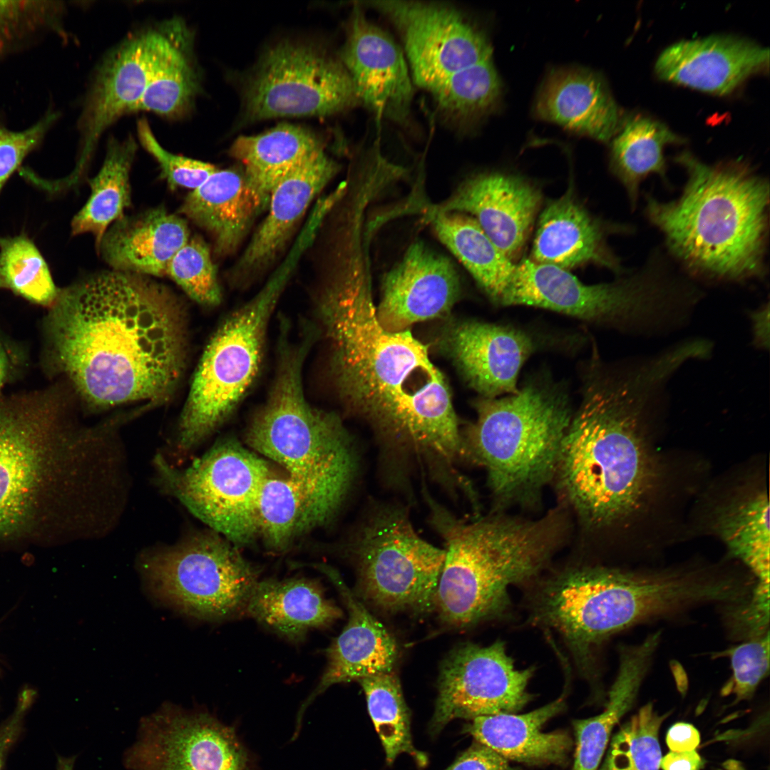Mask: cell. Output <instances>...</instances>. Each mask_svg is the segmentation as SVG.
<instances>
[{"label":"cell","instance_id":"1","mask_svg":"<svg viewBox=\"0 0 770 770\" xmlns=\"http://www.w3.org/2000/svg\"><path fill=\"white\" fill-rule=\"evenodd\" d=\"M315 312L337 394L374 432L386 484L407 489L414 477L438 485L460 478L468 453L448 383L410 329L380 325L366 266L329 269Z\"/></svg>","mask_w":770,"mask_h":770},{"label":"cell","instance_id":"2","mask_svg":"<svg viewBox=\"0 0 770 770\" xmlns=\"http://www.w3.org/2000/svg\"><path fill=\"white\" fill-rule=\"evenodd\" d=\"M184 308L167 287L115 270L59 289L42 320L41 366L104 408L167 399L187 356Z\"/></svg>","mask_w":770,"mask_h":770},{"label":"cell","instance_id":"3","mask_svg":"<svg viewBox=\"0 0 770 770\" xmlns=\"http://www.w3.org/2000/svg\"><path fill=\"white\" fill-rule=\"evenodd\" d=\"M78 430L65 384L0 398V544L74 532L93 538L118 499L122 451Z\"/></svg>","mask_w":770,"mask_h":770},{"label":"cell","instance_id":"4","mask_svg":"<svg viewBox=\"0 0 770 770\" xmlns=\"http://www.w3.org/2000/svg\"><path fill=\"white\" fill-rule=\"evenodd\" d=\"M670 376L654 358L627 371L592 370L563 439L556 472L570 503L588 525L628 518L654 480L643 422Z\"/></svg>","mask_w":770,"mask_h":770},{"label":"cell","instance_id":"5","mask_svg":"<svg viewBox=\"0 0 770 770\" xmlns=\"http://www.w3.org/2000/svg\"><path fill=\"white\" fill-rule=\"evenodd\" d=\"M687 180L676 199L645 194V215L668 252L691 276L742 282L764 277L769 183L743 160L706 163L689 151L674 157Z\"/></svg>","mask_w":770,"mask_h":770},{"label":"cell","instance_id":"6","mask_svg":"<svg viewBox=\"0 0 770 770\" xmlns=\"http://www.w3.org/2000/svg\"><path fill=\"white\" fill-rule=\"evenodd\" d=\"M315 339L306 330L295 341L290 327L280 324L274 381L245 439L252 450L285 469L305 496L317 525L340 508L355 478L358 458L340 418L307 399L303 366Z\"/></svg>","mask_w":770,"mask_h":770},{"label":"cell","instance_id":"7","mask_svg":"<svg viewBox=\"0 0 770 770\" xmlns=\"http://www.w3.org/2000/svg\"><path fill=\"white\" fill-rule=\"evenodd\" d=\"M429 522L445 543L433 607L456 628L505 616L509 589L529 582L546 565L555 544V518L530 521L497 516L458 518L421 491Z\"/></svg>","mask_w":770,"mask_h":770},{"label":"cell","instance_id":"8","mask_svg":"<svg viewBox=\"0 0 770 770\" xmlns=\"http://www.w3.org/2000/svg\"><path fill=\"white\" fill-rule=\"evenodd\" d=\"M477 419L463 437L469 460L483 466L502 501L536 494L556 472L573 412L565 388L529 382L503 397L476 404Z\"/></svg>","mask_w":770,"mask_h":770},{"label":"cell","instance_id":"9","mask_svg":"<svg viewBox=\"0 0 770 770\" xmlns=\"http://www.w3.org/2000/svg\"><path fill=\"white\" fill-rule=\"evenodd\" d=\"M284 262L250 301L230 313L208 342L180 415L173 458L183 460L225 422L261 369L269 323L292 275Z\"/></svg>","mask_w":770,"mask_h":770},{"label":"cell","instance_id":"10","mask_svg":"<svg viewBox=\"0 0 770 770\" xmlns=\"http://www.w3.org/2000/svg\"><path fill=\"white\" fill-rule=\"evenodd\" d=\"M669 268L657 252L625 277L586 284L568 270L525 259L515 264L496 303L542 308L599 324L640 323L685 302L687 285Z\"/></svg>","mask_w":770,"mask_h":770},{"label":"cell","instance_id":"11","mask_svg":"<svg viewBox=\"0 0 770 770\" xmlns=\"http://www.w3.org/2000/svg\"><path fill=\"white\" fill-rule=\"evenodd\" d=\"M154 596L188 616L222 620L245 614L258 570L215 532H197L150 548L138 560Z\"/></svg>","mask_w":770,"mask_h":770},{"label":"cell","instance_id":"12","mask_svg":"<svg viewBox=\"0 0 770 770\" xmlns=\"http://www.w3.org/2000/svg\"><path fill=\"white\" fill-rule=\"evenodd\" d=\"M350 549L357 590L367 602L389 612L433 607L446 552L417 534L405 505L369 506Z\"/></svg>","mask_w":770,"mask_h":770},{"label":"cell","instance_id":"13","mask_svg":"<svg viewBox=\"0 0 770 770\" xmlns=\"http://www.w3.org/2000/svg\"><path fill=\"white\" fill-rule=\"evenodd\" d=\"M160 489L233 545L258 535L257 504L272 473L267 463L234 439H224L180 468L161 452L153 461Z\"/></svg>","mask_w":770,"mask_h":770},{"label":"cell","instance_id":"14","mask_svg":"<svg viewBox=\"0 0 770 770\" xmlns=\"http://www.w3.org/2000/svg\"><path fill=\"white\" fill-rule=\"evenodd\" d=\"M530 606L531 621L556 631L587 672L606 640L635 625L630 570L617 568L563 570L535 589Z\"/></svg>","mask_w":770,"mask_h":770},{"label":"cell","instance_id":"15","mask_svg":"<svg viewBox=\"0 0 770 770\" xmlns=\"http://www.w3.org/2000/svg\"><path fill=\"white\" fill-rule=\"evenodd\" d=\"M366 4L396 29L413 83L434 103L493 61L486 37L456 7L401 0Z\"/></svg>","mask_w":770,"mask_h":770},{"label":"cell","instance_id":"16","mask_svg":"<svg viewBox=\"0 0 770 770\" xmlns=\"http://www.w3.org/2000/svg\"><path fill=\"white\" fill-rule=\"evenodd\" d=\"M245 102L250 120L326 116L360 104L340 61L312 46L285 41L265 54Z\"/></svg>","mask_w":770,"mask_h":770},{"label":"cell","instance_id":"17","mask_svg":"<svg viewBox=\"0 0 770 770\" xmlns=\"http://www.w3.org/2000/svg\"><path fill=\"white\" fill-rule=\"evenodd\" d=\"M534 668L518 669L500 640L488 646L467 642L442 663L428 732L437 736L455 719L514 714L532 699L528 685Z\"/></svg>","mask_w":770,"mask_h":770},{"label":"cell","instance_id":"18","mask_svg":"<svg viewBox=\"0 0 770 770\" xmlns=\"http://www.w3.org/2000/svg\"><path fill=\"white\" fill-rule=\"evenodd\" d=\"M124 764L129 770H250L232 729L208 713L172 704L142 719Z\"/></svg>","mask_w":770,"mask_h":770},{"label":"cell","instance_id":"19","mask_svg":"<svg viewBox=\"0 0 770 770\" xmlns=\"http://www.w3.org/2000/svg\"><path fill=\"white\" fill-rule=\"evenodd\" d=\"M171 29L170 20L131 34L103 59L78 120L81 149L73 170L61 179L66 189L85 174L105 130L122 115L133 112L168 45Z\"/></svg>","mask_w":770,"mask_h":770},{"label":"cell","instance_id":"20","mask_svg":"<svg viewBox=\"0 0 770 770\" xmlns=\"http://www.w3.org/2000/svg\"><path fill=\"white\" fill-rule=\"evenodd\" d=\"M340 61L360 101L376 120L410 125L414 88L403 49L355 5L348 21Z\"/></svg>","mask_w":770,"mask_h":770},{"label":"cell","instance_id":"21","mask_svg":"<svg viewBox=\"0 0 770 770\" xmlns=\"http://www.w3.org/2000/svg\"><path fill=\"white\" fill-rule=\"evenodd\" d=\"M459 274L451 260L423 241L412 242L384 276L376 306L380 325L392 332L445 317L461 294Z\"/></svg>","mask_w":770,"mask_h":770},{"label":"cell","instance_id":"22","mask_svg":"<svg viewBox=\"0 0 770 770\" xmlns=\"http://www.w3.org/2000/svg\"><path fill=\"white\" fill-rule=\"evenodd\" d=\"M542 204L540 190L526 178L503 172L478 173L429 212H458L473 217L512 262L520 254Z\"/></svg>","mask_w":770,"mask_h":770},{"label":"cell","instance_id":"23","mask_svg":"<svg viewBox=\"0 0 770 770\" xmlns=\"http://www.w3.org/2000/svg\"><path fill=\"white\" fill-rule=\"evenodd\" d=\"M769 62V48L754 41L714 34L667 46L657 57L654 69L662 80L722 96L768 68Z\"/></svg>","mask_w":770,"mask_h":770},{"label":"cell","instance_id":"24","mask_svg":"<svg viewBox=\"0 0 770 770\" xmlns=\"http://www.w3.org/2000/svg\"><path fill=\"white\" fill-rule=\"evenodd\" d=\"M442 343L468 385L483 398L518 392L519 372L534 349L522 330L473 319L450 324Z\"/></svg>","mask_w":770,"mask_h":770},{"label":"cell","instance_id":"25","mask_svg":"<svg viewBox=\"0 0 770 770\" xmlns=\"http://www.w3.org/2000/svg\"><path fill=\"white\" fill-rule=\"evenodd\" d=\"M617 232L628 234L632 227L594 217L570 187L550 201L540 215L529 260L568 271L595 264L620 274V260L607 242L610 234Z\"/></svg>","mask_w":770,"mask_h":770},{"label":"cell","instance_id":"26","mask_svg":"<svg viewBox=\"0 0 770 770\" xmlns=\"http://www.w3.org/2000/svg\"><path fill=\"white\" fill-rule=\"evenodd\" d=\"M338 170L339 165L324 152L274 188L267 215L229 274L234 285H246L274 262L313 200Z\"/></svg>","mask_w":770,"mask_h":770},{"label":"cell","instance_id":"27","mask_svg":"<svg viewBox=\"0 0 770 770\" xmlns=\"http://www.w3.org/2000/svg\"><path fill=\"white\" fill-rule=\"evenodd\" d=\"M348 610V622L326 650L327 664L317 686L301 706L295 733L315 698L331 686L391 672L398 657L396 640L359 601L341 577L327 573Z\"/></svg>","mask_w":770,"mask_h":770},{"label":"cell","instance_id":"28","mask_svg":"<svg viewBox=\"0 0 770 770\" xmlns=\"http://www.w3.org/2000/svg\"><path fill=\"white\" fill-rule=\"evenodd\" d=\"M535 111L543 120L602 142L612 140L622 123L621 111L605 81L579 68L550 73L538 94Z\"/></svg>","mask_w":770,"mask_h":770},{"label":"cell","instance_id":"29","mask_svg":"<svg viewBox=\"0 0 770 770\" xmlns=\"http://www.w3.org/2000/svg\"><path fill=\"white\" fill-rule=\"evenodd\" d=\"M189 236L183 218L158 207L114 222L98 252L113 270L162 277Z\"/></svg>","mask_w":770,"mask_h":770},{"label":"cell","instance_id":"30","mask_svg":"<svg viewBox=\"0 0 770 770\" xmlns=\"http://www.w3.org/2000/svg\"><path fill=\"white\" fill-rule=\"evenodd\" d=\"M565 692L558 699L523 714H499L478 717L464 732L508 760L531 766L563 765L573 740L564 731L543 732L542 729L565 705Z\"/></svg>","mask_w":770,"mask_h":770},{"label":"cell","instance_id":"31","mask_svg":"<svg viewBox=\"0 0 770 770\" xmlns=\"http://www.w3.org/2000/svg\"><path fill=\"white\" fill-rule=\"evenodd\" d=\"M265 207L249 186L243 171L217 170L192 190L179 212L212 237L215 254L232 253Z\"/></svg>","mask_w":770,"mask_h":770},{"label":"cell","instance_id":"32","mask_svg":"<svg viewBox=\"0 0 770 770\" xmlns=\"http://www.w3.org/2000/svg\"><path fill=\"white\" fill-rule=\"evenodd\" d=\"M661 636L658 630L637 644L620 646L618 671L604 710L592 718L573 721L576 747L572 770H598L613 728L637 698Z\"/></svg>","mask_w":770,"mask_h":770},{"label":"cell","instance_id":"33","mask_svg":"<svg viewBox=\"0 0 770 770\" xmlns=\"http://www.w3.org/2000/svg\"><path fill=\"white\" fill-rule=\"evenodd\" d=\"M245 614L279 635L297 642L312 630L329 626L342 612L326 597L319 582L292 578L259 580Z\"/></svg>","mask_w":770,"mask_h":770},{"label":"cell","instance_id":"34","mask_svg":"<svg viewBox=\"0 0 770 770\" xmlns=\"http://www.w3.org/2000/svg\"><path fill=\"white\" fill-rule=\"evenodd\" d=\"M324 152L313 133L286 123L257 135L241 136L230 149L243 165L248 185L265 208L281 181Z\"/></svg>","mask_w":770,"mask_h":770},{"label":"cell","instance_id":"35","mask_svg":"<svg viewBox=\"0 0 770 770\" xmlns=\"http://www.w3.org/2000/svg\"><path fill=\"white\" fill-rule=\"evenodd\" d=\"M684 142L665 124L650 117L636 115L622 121L612 139L610 167L625 188L632 210L637 205L640 185L649 175H657L669 186L664 148Z\"/></svg>","mask_w":770,"mask_h":770},{"label":"cell","instance_id":"36","mask_svg":"<svg viewBox=\"0 0 770 770\" xmlns=\"http://www.w3.org/2000/svg\"><path fill=\"white\" fill-rule=\"evenodd\" d=\"M425 218L438 240L496 302L508 284L515 264L494 245L471 216L458 212H426Z\"/></svg>","mask_w":770,"mask_h":770},{"label":"cell","instance_id":"37","mask_svg":"<svg viewBox=\"0 0 770 770\" xmlns=\"http://www.w3.org/2000/svg\"><path fill=\"white\" fill-rule=\"evenodd\" d=\"M136 150L132 136L109 140L102 167L89 181L90 197L71 221L72 235L93 234L97 251L109 225L130 205V171Z\"/></svg>","mask_w":770,"mask_h":770},{"label":"cell","instance_id":"38","mask_svg":"<svg viewBox=\"0 0 770 770\" xmlns=\"http://www.w3.org/2000/svg\"><path fill=\"white\" fill-rule=\"evenodd\" d=\"M192 46L188 28L181 20L173 19L168 45L133 112L147 111L168 118L188 113L199 91Z\"/></svg>","mask_w":770,"mask_h":770},{"label":"cell","instance_id":"39","mask_svg":"<svg viewBox=\"0 0 770 770\" xmlns=\"http://www.w3.org/2000/svg\"><path fill=\"white\" fill-rule=\"evenodd\" d=\"M715 528L729 553L751 570L756 585L769 588V502L765 491L736 500L716 514Z\"/></svg>","mask_w":770,"mask_h":770},{"label":"cell","instance_id":"40","mask_svg":"<svg viewBox=\"0 0 770 770\" xmlns=\"http://www.w3.org/2000/svg\"><path fill=\"white\" fill-rule=\"evenodd\" d=\"M365 694L367 708L384 748L386 763L392 764L401 754H408L421 766L426 755L415 749L411 734L410 712L400 682L391 671L357 681Z\"/></svg>","mask_w":770,"mask_h":770},{"label":"cell","instance_id":"41","mask_svg":"<svg viewBox=\"0 0 770 770\" xmlns=\"http://www.w3.org/2000/svg\"><path fill=\"white\" fill-rule=\"evenodd\" d=\"M310 505L287 475L272 472L265 481L257 504V530L265 543L282 550L299 534L314 527Z\"/></svg>","mask_w":770,"mask_h":770},{"label":"cell","instance_id":"42","mask_svg":"<svg viewBox=\"0 0 770 770\" xmlns=\"http://www.w3.org/2000/svg\"><path fill=\"white\" fill-rule=\"evenodd\" d=\"M0 289L46 308L57 297L47 263L26 235L0 237Z\"/></svg>","mask_w":770,"mask_h":770},{"label":"cell","instance_id":"43","mask_svg":"<svg viewBox=\"0 0 770 770\" xmlns=\"http://www.w3.org/2000/svg\"><path fill=\"white\" fill-rule=\"evenodd\" d=\"M668 714H659L652 703L642 707L612 738L598 770H659V731Z\"/></svg>","mask_w":770,"mask_h":770},{"label":"cell","instance_id":"44","mask_svg":"<svg viewBox=\"0 0 770 770\" xmlns=\"http://www.w3.org/2000/svg\"><path fill=\"white\" fill-rule=\"evenodd\" d=\"M64 6L56 1H0V60L61 29Z\"/></svg>","mask_w":770,"mask_h":770},{"label":"cell","instance_id":"45","mask_svg":"<svg viewBox=\"0 0 770 770\" xmlns=\"http://www.w3.org/2000/svg\"><path fill=\"white\" fill-rule=\"evenodd\" d=\"M194 301L207 307L218 305L222 292L208 246L193 237L175 254L166 274Z\"/></svg>","mask_w":770,"mask_h":770},{"label":"cell","instance_id":"46","mask_svg":"<svg viewBox=\"0 0 770 770\" xmlns=\"http://www.w3.org/2000/svg\"><path fill=\"white\" fill-rule=\"evenodd\" d=\"M769 632L723 652L730 658L732 675L724 686V695L733 694L734 702L749 699L769 672Z\"/></svg>","mask_w":770,"mask_h":770},{"label":"cell","instance_id":"47","mask_svg":"<svg viewBox=\"0 0 770 770\" xmlns=\"http://www.w3.org/2000/svg\"><path fill=\"white\" fill-rule=\"evenodd\" d=\"M137 130L140 144L158 162L161 177L171 189L185 188L194 190L217 170L212 164L173 154L164 149L145 118L138 122Z\"/></svg>","mask_w":770,"mask_h":770},{"label":"cell","instance_id":"48","mask_svg":"<svg viewBox=\"0 0 770 770\" xmlns=\"http://www.w3.org/2000/svg\"><path fill=\"white\" fill-rule=\"evenodd\" d=\"M58 116L56 111L49 109L26 129L13 130L0 125V192L25 158L43 142Z\"/></svg>","mask_w":770,"mask_h":770},{"label":"cell","instance_id":"49","mask_svg":"<svg viewBox=\"0 0 770 770\" xmlns=\"http://www.w3.org/2000/svg\"><path fill=\"white\" fill-rule=\"evenodd\" d=\"M445 770H519L490 747L475 741Z\"/></svg>","mask_w":770,"mask_h":770},{"label":"cell","instance_id":"50","mask_svg":"<svg viewBox=\"0 0 770 770\" xmlns=\"http://www.w3.org/2000/svg\"><path fill=\"white\" fill-rule=\"evenodd\" d=\"M33 692L26 689L20 695L12 715L0 727V770L6 753L19 736L26 712L33 701Z\"/></svg>","mask_w":770,"mask_h":770},{"label":"cell","instance_id":"51","mask_svg":"<svg viewBox=\"0 0 770 770\" xmlns=\"http://www.w3.org/2000/svg\"><path fill=\"white\" fill-rule=\"evenodd\" d=\"M26 359L21 348L0 332V398L4 387L19 376Z\"/></svg>","mask_w":770,"mask_h":770},{"label":"cell","instance_id":"52","mask_svg":"<svg viewBox=\"0 0 770 770\" xmlns=\"http://www.w3.org/2000/svg\"><path fill=\"white\" fill-rule=\"evenodd\" d=\"M666 742L671 751H690L699 744L700 734L692 724L679 722L669 729Z\"/></svg>","mask_w":770,"mask_h":770},{"label":"cell","instance_id":"53","mask_svg":"<svg viewBox=\"0 0 770 770\" xmlns=\"http://www.w3.org/2000/svg\"><path fill=\"white\" fill-rule=\"evenodd\" d=\"M703 761L696 750L684 752L669 751L662 758V770H700Z\"/></svg>","mask_w":770,"mask_h":770},{"label":"cell","instance_id":"54","mask_svg":"<svg viewBox=\"0 0 770 770\" xmlns=\"http://www.w3.org/2000/svg\"><path fill=\"white\" fill-rule=\"evenodd\" d=\"M755 342L762 348L769 345V304L751 314Z\"/></svg>","mask_w":770,"mask_h":770},{"label":"cell","instance_id":"55","mask_svg":"<svg viewBox=\"0 0 770 770\" xmlns=\"http://www.w3.org/2000/svg\"><path fill=\"white\" fill-rule=\"evenodd\" d=\"M74 758L60 757L58 759L57 770H73Z\"/></svg>","mask_w":770,"mask_h":770}]
</instances>
